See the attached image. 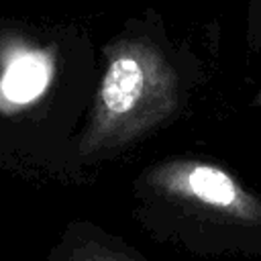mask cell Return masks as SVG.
Instances as JSON below:
<instances>
[{
	"mask_svg": "<svg viewBox=\"0 0 261 261\" xmlns=\"http://www.w3.org/2000/svg\"><path fill=\"white\" fill-rule=\"evenodd\" d=\"M137 194L141 222L161 241L196 255H261V198L220 165L163 161L139 177Z\"/></svg>",
	"mask_w": 261,
	"mask_h": 261,
	"instance_id": "1",
	"label": "cell"
},
{
	"mask_svg": "<svg viewBox=\"0 0 261 261\" xmlns=\"http://www.w3.org/2000/svg\"><path fill=\"white\" fill-rule=\"evenodd\" d=\"M108 65L80 139L82 157L118 151L169 118L179 102V77L163 53L143 39L106 49Z\"/></svg>",
	"mask_w": 261,
	"mask_h": 261,
	"instance_id": "2",
	"label": "cell"
},
{
	"mask_svg": "<svg viewBox=\"0 0 261 261\" xmlns=\"http://www.w3.org/2000/svg\"><path fill=\"white\" fill-rule=\"evenodd\" d=\"M49 261H147L137 249L90 222H71L49 253Z\"/></svg>",
	"mask_w": 261,
	"mask_h": 261,
	"instance_id": "3",
	"label": "cell"
},
{
	"mask_svg": "<svg viewBox=\"0 0 261 261\" xmlns=\"http://www.w3.org/2000/svg\"><path fill=\"white\" fill-rule=\"evenodd\" d=\"M249 41L255 49L261 47V0H251L249 12Z\"/></svg>",
	"mask_w": 261,
	"mask_h": 261,
	"instance_id": "4",
	"label": "cell"
}]
</instances>
